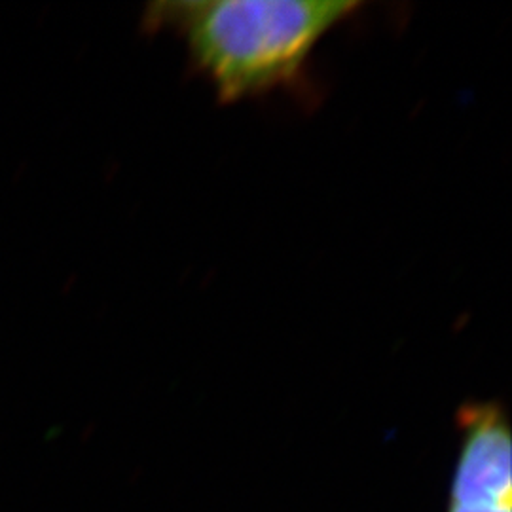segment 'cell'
<instances>
[{
  "instance_id": "obj_1",
  "label": "cell",
  "mask_w": 512,
  "mask_h": 512,
  "mask_svg": "<svg viewBox=\"0 0 512 512\" xmlns=\"http://www.w3.org/2000/svg\"><path fill=\"white\" fill-rule=\"evenodd\" d=\"M355 0H160L143 27L183 40L222 103L296 84L315 46L351 18Z\"/></svg>"
},
{
  "instance_id": "obj_2",
  "label": "cell",
  "mask_w": 512,
  "mask_h": 512,
  "mask_svg": "<svg viewBox=\"0 0 512 512\" xmlns=\"http://www.w3.org/2000/svg\"><path fill=\"white\" fill-rule=\"evenodd\" d=\"M446 512H512V433L499 401L461 404Z\"/></svg>"
}]
</instances>
